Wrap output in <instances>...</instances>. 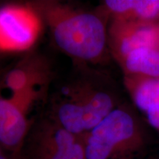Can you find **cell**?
Instances as JSON below:
<instances>
[{
    "label": "cell",
    "instance_id": "obj_1",
    "mask_svg": "<svg viewBox=\"0 0 159 159\" xmlns=\"http://www.w3.org/2000/svg\"><path fill=\"white\" fill-rule=\"evenodd\" d=\"M120 104L104 75L76 63L75 71L50 97L49 117L80 136L92 130Z\"/></svg>",
    "mask_w": 159,
    "mask_h": 159
},
{
    "label": "cell",
    "instance_id": "obj_2",
    "mask_svg": "<svg viewBox=\"0 0 159 159\" xmlns=\"http://www.w3.org/2000/svg\"><path fill=\"white\" fill-rule=\"evenodd\" d=\"M29 5L39 13L57 48L76 63L96 64L109 51L108 15L87 11L56 1H36Z\"/></svg>",
    "mask_w": 159,
    "mask_h": 159
},
{
    "label": "cell",
    "instance_id": "obj_3",
    "mask_svg": "<svg viewBox=\"0 0 159 159\" xmlns=\"http://www.w3.org/2000/svg\"><path fill=\"white\" fill-rule=\"evenodd\" d=\"M83 138L86 159H136L147 144L138 117L122 104Z\"/></svg>",
    "mask_w": 159,
    "mask_h": 159
},
{
    "label": "cell",
    "instance_id": "obj_4",
    "mask_svg": "<svg viewBox=\"0 0 159 159\" xmlns=\"http://www.w3.org/2000/svg\"><path fill=\"white\" fill-rule=\"evenodd\" d=\"M16 159H86L83 138L46 116L34 121Z\"/></svg>",
    "mask_w": 159,
    "mask_h": 159
},
{
    "label": "cell",
    "instance_id": "obj_5",
    "mask_svg": "<svg viewBox=\"0 0 159 159\" xmlns=\"http://www.w3.org/2000/svg\"><path fill=\"white\" fill-rule=\"evenodd\" d=\"M42 94L36 91H24L9 97L0 94V145L15 159L34 122L28 118L30 109Z\"/></svg>",
    "mask_w": 159,
    "mask_h": 159
},
{
    "label": "cell",
    "instance_id": "obj_6",
    "mask_svg": "<svg viewBox=\"0 0 159 159\" xmlns=\"http://www.w3.org/2000/svg\"><path fill=\"white\" fill-rule=\"evenodd\" d=\"M42 19L29 4L0 9V52L28 50L39 39Z\"/></svg>",
    "mask_w": 159,
    "mask_h": 159
},
{
    "label": "cell",
    "instance_id": "obj_7",
    "mask_svg": "<svg viewBox=\"0 0 159 159\" xmlns=\"http://www.w3.org/2000/svg\"><path fill=\"white\" fill-rule=\"evenodd\" d=\"M108 39L109 52L119 63L135 49L158 48V23L111 19L108 27Z\"/></svg>",
    "mask_w": 159,
    "mask_h": 159
},
{
    "label": "cell",
    "instance_id": "obj_8",
    "mask_svg": "<svg viewBox=\"0 0 159 159\" xmlns=\"http://www.w3.org/2000/svg\"><path fill=\"white\" fill-rule=\"evenodd\" d=\"M52 75L50 63L45 56L31 52L6 70L1 85L9 89L11 95L27 91H45Z\"/></svg>",
    "mask_w": 159,
    "mask_h": 159
},
{
    "label": "cell",
    "instance_id": "obj_9",
    "mask_svg": "<svg viewBox=\"0 0 159 159\" xmlns=\"http://www.w3.org/2000/svg\"><path fill=\"white\" fill-rule=\"evenodd\" d=\"M125 87L151 127L159 131V77L125 76Z\"/></svg>",
    "mask_w": 159,
    "mask_h": 159
},
{
    "label": "cell",
    "instance_id": "obj_10",
    "mask_svg": "<svg viewBox=\"0 0 159 159\" xmlns=\"http://www.w3.org/2000/svg\"><path fill=\"white\" fill-rule=\"evenodd\" d=\"M102 10L111 19L159 23V0H106Z\"/></svg>",
    "mask_w": 159,
    "mask_h": 159
},
{
    "label": "cell",
    "instance_id": "obj_11",
    "mask_svg": "<svg viewBox=\"0 0 159 159\" xmlns=\"http://www.w3.org/2000/svg\"><path fill=\"white\" fill-rule=\"evenodd\" d=\"M125 76L159 77V48L135 49L119 61Z\"/></svg>",
    "mask_w": 159,
    "mask_h": 159
},
{
    "label": "cell",
    "instance_id": "obj_12",
    "mask_svg": "<svg viewBox=\"0 0 159 159\" xmlns=\"http://www.w3.org/2000/svg\"><path fill=\"white\" fill-rule=\"evenodd\" d=\"M0 159H15L2 145H0Z\"/></svg>",
    "mask_w": 159,
    "mask_h": 159
},
{
    "label": "cell",
    "instance_id": "obj_13",
    "mask_svg": "<svg viewBox=\"0 0 159 159\" xmlns=\"http://www.w3.org/2000/svg\"><path fill=\"white\" fill-rule=\"evenodd\" d=\"M7 69H0V85H1V82H2V77L5 75V71Z\"/></svg>",
    "mask_w": 159,
    "mask_h": 159
},
{
    "label": "cell",
    "instance_id": "obj_14",
    "mask_svg": "<svg viewBox=\"0 0 159 159\" xmlns=\"http://www.w3.org/2000/svg\"><path fill=\"white\" fill-rule=\"evenodd\" d=\"M158 48H159V23H158Z\"/></svg>",
    "mask_w": 159,
    "mask_h": 159
}]
</instances>
